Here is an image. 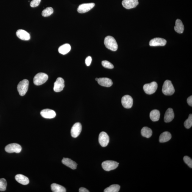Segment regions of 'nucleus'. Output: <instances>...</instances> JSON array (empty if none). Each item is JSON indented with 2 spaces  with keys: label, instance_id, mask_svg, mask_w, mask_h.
I'll return each instance as SVG.
<instances>
[{
  "label": "nucleus",
  "instance_id": "nucleus-18",
  "mask_svg": "<svg viewBox=\"0 0 192 192\" xmlns=\"http://www.w3.org/2000/svg\"><path fill=\"white\" fill-rule=\"evenodd\" d=\"M174 114L172 109L169 108L166 111L164 117V121L166 122H169L173 120Z\"/></svg>",
  "mask_w": 192,
  "mask_h": 192
},
{
  "label": "nucleus",
  "instance_id": "nucleus-10",
  "mask_svg": "<svg viewBox=\"0 0 192 192\" xmlns=\"http://www.w3.org/2000/svg\"><path fill=\"white\" fill-rule=\"evenodd\" d=\"M94 3H85L78 7L77 11L80 13H84L89 11L95 6Z\"/></svg>",
  "mask_w": 192,
  "mask_h": 192
},
{
  "label": "nucleus",
  "instance_id": "nucleus-13",
  "mask_svg": "<svg viewBox=\"0 0 192 192\" xmlns=\"http://www.w3.org/2000/svg\"><path fill=\"white\" fill-rule=\"evenodd\" d=\"M122 5L124 8L129 9L135 8L138 4V0H123Z\"/></svg>",
  "mask_w": 192,
  "mask_h": 192
},
{
  "label": "nucleus",
  "instance_id": "nucleus-16",
  "mask_svg": "<svg viewBox=\"0 0 192 192\" xmlns=\"http://www.w3.org/2000/svg\"><path fill=\"white\" fill-rule=\"evenodd\" d=\"M16 34L18 37L20 39L25 41L29 40L30 38V34L24 30H21V29L18 30L16 32Z\"/></svg>",
  "mask_w": 192,
  "mask_h": 192
},
{
  "label": "nucleus",
  "instance_id": "nucleus-22",
  "mask_svg": "<svg viewBox=\"0 0 192 192\" xmlns=\"http://www.w3.org/2000/svg\"><path fill=\"white\" fill-rule=\"evenodd\" d=\"M171 135L169 132L167 131L164 132L160 135L159 141L160 143H164L168 141L171 139Z\"/></svg>",
  "mask_w": 192,
  "mask_h": 192
},
{
  "label": "nucleus",
  "instance_id": "nucleus-15",
  "mask_svg": "<svg viewBox=\"0 0 192 192\" xmlns=\"http://www.w3.org/2000/svg\"><path fill=\"white\" fill-rule=\"evenodd\" d=\"M40 114L43 118H53L56 116V112L54 110L50 109L43 110L41 111Z\"/></svg>",
  "mask_w": 192,
  "mask_h": 192
},
{
  "label": "nucleus",
  "instance_id": "nucleus-2",
  "mask_svg": "<svg viewBox=\"0 0 192 192\" xmlns=\"http://www.w3.org/2000/svg\"><path fill=\"white\" fill-rule=\"evenodd\" d=\"M175 89L171 82L169 80H166L163 85L162 91L166 96H171L175 92Z\"/></svg>",
  "mask_w": 192,
  "mask_h": 192
},
{
  "label": "nucleus",
  "instance_id": "nucleus-35",
  "mask_svg": "<svg viewBox=\"0 0 192 192\" xmlns=\"http://www.w3.org/2000/svg\"><path fill=\"white\" fill-rule=\"evenodd\" d=\"M187 102L189 105L192 107V96H191L187 99Z\"/></svg>",
  "mask_w": 192,
  "mask_h": 192
},
{
  "label": "nucleus",
  "instance_id": "nucleus-34",
  "mask_svg": "<svg viewBox=\"0 0 192 192\" xmlns=\"http://www.w3.org/2000/svg\"><path fill=\"white\" fill-rule=\"evenodd\" d=\"M91 61H92V58H91V57H88L86 58L85 60V62L86 65L88 66H89L90 65Z\"/></svg>",
  "mask_w": 192,
  "mask_h": 192
},
{
  "label": "nucleus",
  "instance_id": "nucleus-31",
  "mask_svg": "<svg viewBox=\"0 0 192 192\" xmlns=\"http://www.w3.org/2000/svg\"><path fill=\"white\" fill-rule=\"evenodd\" d=\"M102 65L105 68L108 69H113L114 66L113 64L107 61H103L102 62Z\"/></svg>",
  "mask_w": 192,
  "mask_h": 192
},
{
  "label": "nucleus",
  "instance_id": "nucleus-25",
  "mask_svg": "<svg viewBox=\"0 0 192 192\" xmlns=\"http://www.w3.org/2000/svg\"><path fill=\"white\" fill-rule=\"evenodd\" d=\"M141 133L143 136L147 138H149L152 136V131L149 127H144L142 129Z\"/></svg>",
  "mask_w": 192,
  "mask_h": 192
},
{
  "label": "nucleus",
  "instance_id": "nucleus-36",
  "mask_svg": "<svg viewBox=\"0 0 192 192\" xmlns=\"http://www.w3.org/2000/svg\"><path fill=\"white\" fill-rule=\"evenodd\" d=\"M80 192H89L88 190L83 187L80 188L79 189Z\"/></svg>",
  "mask_w": 192,
  "mask_h": 192
},
{
  "label": "nucleus",
  "instance_id": "nucleus-33",
  "mask_svg": "<svg viewBox=\"0 0 192 192\" xmlns=\"http://www.w3.org/2000/svg\"><path fill=\"white\" fill-rule=\"evenodd\" d=\"M41 0H32L30 3V6L33 8L36 7L39 5Z\"/></svg>",
  "mask_w": 192,
  "mask_h": 192
},
{
  "label": "nucleus",
  "instance_id": "nucleus-3",
  "mask_svg": "<svg viewBox=\"0 0 192 192\" xmlns=\"http://www.w3.org/2000/svg\"><path fill=\"white\" fill-rule=\"evenodd\" d=\"M48 75L45 73H38L34 78V83L36 85H43L48 80Z\"/></svg>",
  "mask_w": 192,
  "mask_h": 192
},
{
  "label": "nucleus",
  "instance_id": "nucleus-23",
  "mask_svg": "<svg viewBox=\"0 0 192 192\" xmlns=\"http://www.w3.org/2000/svg\"><path fill=\"white\" fill-rule=\"evenodd\" d=\"M71 50V45L69 44L66 43L60 46L58 50L60 54L65 55L68 54Z\"/></svg>",
  "mask_w": 192,
  "mask_h": 192
},
{
  "label": "nucleus",
  "instance_id": "nucleus-20",
  "mask_svg": "<svg viewBox=\"0 0 192 192\" xmlns=\"http://www.w3.org/2000/svg\"><path fill=\"white\" fill-rule=\"evenodd\" d=\"M15 179L17 182L23 185H27L29 184V179L27 177L23 175H16L15 177Z\"/></svg>",
  "mask_w": 192,
  "mask_h": 192
},
{
  "label": "nucleus",
  "instance_id": "nucleus-27",
  "mask_svg": "<svg viewBox=\"0 0 192 192\" xmlns=\"http://www.w3.org/2000/svg\"><path fill=\"white\" fill-rule=\"evenodd\" d=\"M120 186L118 185H112L104 190V192H118L120 191Z\"/></svg>",
  "mask_w": 192,
  "mask_h": 192
},
{
  "label": "nucleus",
  "instance_id": "nucleus-8",
  "mask_svg": "<svg viewBox=\"0 0 192 192\" xmlns=\"http://www.w3.org/2000/svg\"><path fill=\"white\" fill-rule=\"evenodd\" d=\"M99 141L102 147H105L108 144L109 142V138L107 133L102 132L99 136Z\"/></svg>",
  "mask_w": 192,
  "mask_h": 192
},
{
  "label": "nucleus",
  "instance_id": "nucleus-21",
  "mask_svg": "<svg viewBox=\"0 0 192 192\" xmlns=\"http://www.w3.org/2000/svg\"><path fill=\"white\" fill-rule=\"evenodd\" d=\"M184 26L182 21L178 19L175 22L174 30L175 32L179 34H182L184 32Z\"/></svg>",
  "mask_w": 192,
  "mask_h": 192
},
{
  "label": "nucleus",
  "instance_id": "nucleus-32",
  "mask_svg": "<svg viewBox=\"0 0 192 192\" xmlns=\"http://www.w3.org/2000/svg\"><path fill=\"white\" fill-rule=\"evenodd\" d=\"M183 160L185 163L189 166L190 168H192V160L189 157L185 156L184 157Z\"/></svg>",
  "mask_w": 192,
  "mask_h": 192
},
{
  "label": "nucleus",
  "instance_id": "nucleus-26",
  "mask_svg": "<svg viewBox=\"0 0 192 192\" xmlns=\"http://www.w3.org/2000/svg\"><path fill=\"white\" fill-rule=\"evenodd\" d=\"M51 189L54 192H65V188L60 185L56 183L52 184L51 185Z\"/></svg>",
  "mask_w": 192,
  "mask_h": 192
},
{
  "label": "nucleus",
  "instance_id": "nucleus-29",
  "mask_svg": "<svg viewBox=\"0 0 192 192\" xmlns=\"http://www.w3.org/2000/svg\"><path fill=\"white\" fill-rule=\"evenodd\" d=\"M184 127L187 129L191 128L192 126V115L190 114L189 118L186 120L184 123Z\"/></svg>",
  "mask_w": 192,
  "mask_h": 192
},
{
  "label": "nucleus",
  "instance_id": "nucleus-28",
  "mask_svg": "<svg viewBox=\"0 0 192 192\" xmlns=\"http://www.w3.org/2000/svg\"><path fill=\"white\" fill-rule=\"evenodd\" d=\"M54 12V10L52 7H47L42 12V14L44 17H47L51 15Z\"/></svg>",
  "mask_w": 192,
  "mask_h": 192
},
{
  "label": "nucleus",
  "instance_id": "nucleus-30",
  "mask_svg": "<svg viewBox=\"0 0 192 192\" xmlns=\"http://www.w3.org/2000/svg\"><path fill=\"white\" fill-rule=\"evenodd\" d=\"M7 182L5 179H0V191H5L6 189Z\"/></svg>",
  "mask_w": 192,
  "mask_h": 192
},
{
  "label": "nucleus",
  "instance_id": "nucleus-4",
  "mask_svg": "<svg viewBox=\"0 0 192 192\" xmlns=\"http://www.w3.org/2000/svg\"><path fill=\"white\" fill-rule=\"evenodd\" d=\"M29 85V80L24 79L18 84L17 89L20 96H24L28 90Z\"/></svg>",
  "mask_w": 192,
  "mask_h": 192
},
{
  "label": "nucleus",
  "instance_id": "nucleus-37",
  "mask_svg": "<svg viewBox=\"0 0 192 192\" xmlns=\"http://www.w3.org/2000/svg\"><path fill=\"white\" fill-rule=\"evenodd\" d=\"M98 78H96V81H98Z\"/></svg>",
  "mask_w": 192,
  "mask_h": 192
},
{
  "label": "nucleus",
  "instance_id": "nucleus-14",
  "mask_svg": "<svg viewBox=\"0 0 192 192\" xmlns=\"http://www.w3.org/2000/svg\"><path fill=\"white\" fill-rule=\"evenodd\" d=\"M166 41L164 38H153L149 42V45L151 46H163L166 45Z\"/></svg>",
  "mask_w": 192,
  "mask_h": 192
},
{
  "label": "nucleus",
  "instance_id": "nucleus-7",
  "mask_svg": "<svg viewBox=\"0 0 192 192\" xmlns=\"http://www.w3.org/2000/svg\"><path fill=\"white\" fill-rule=\"evenodd\" d=\"M5 150L6 152L8 153H19L21 152L22 148L19 144L14 143L9 144L7 145L5 147Z\"/></svg>",
  "mask_w": 192,
  "mask_h": 192
},
{
  "label": "nucleus",
  "instance_id": "nucleus-12",
  "mask_svg": "<svg viewBox=\"0 0 192 192\" xmlns=\"http://www.w3.org/2000/svg\"><path fill=\"white\" fill-rule=\"evenodd\" d=\"M82 127L81 124L79 122L75 124L71 130V136L73 138H76L79 136L81 132Z\"/></svg>",
  "mask_w": 192,
  "mask_h": 192
},
{
  "label": "nucleus",
  "instance_id": "nucleus-1",
  "mask_svg": "<svg viewBox=\"0 0 192 192\" xmlns=\"http://www.w3.org/2000/svg\"><path fill=\"white\" fill-rule=\"evenodd\" d=\"M104 44L107 48L112 51H116L118 49V45L116 40L111 36H107L104 40Z\"/></svg>",
  "mask_w": 192,
  "mask_h": 192
},
{
  "label": "nucleus",
  "instance_id": "nucleus-11",
  "mask_svg": "<svg viewBox=\"0 0 192 192\" xmlns=\"http://www.w3.org/2000/svg\"><path fill=\"white\" fill-rule=\"evenodd\" d=\"M65 87V81L63 78L58 77L54 82V90L56 92H59L63 90Z\"/></svg>",
  "mask_w": 192,
  "mask_h": 192
},
{
  "label": "nucleus",
  "instance_id": "nucleus-24",
  "mask_svg": "<svg viewBox=\"0 0 192 192\" xmlns=\"http://www.w3.org/2000/svg\"><path fill=\"white\" fill-rule=\"evenodd\" d=\"M160 111L157 110H154L150 113V118L153 121H158L160 120Z\"/></svg>",
  "mask_w": 192,
  "mask_h": 192
},
{
  "label": "nucleus",
  "instance_id": "nucleus-6",
  "mask_svg": "<svg viewBox=\"0 0 192 192\" xmlns=\"http://www.w3.org/2000/svg\"><path fill=\"white\" fill-rule=\"evenodd\" d=\"M158 88L156 82H153L149 84H146L143 86V90L146 94L151 95L155 93Z\"/></svg>",
  "mask_w": 192,
  "mask_h": 192
},
{
  "label": "nucleus",
  "instance_id": "nucleus-17",
  "mask_svg": "<svg viewBox=\"0 0 192 192\" xmlns=\"http://www.w3.org/2000/svg\"><path fill=\"white\" fill-rule=\"evenodd\" d=\"M97 82L100 85L107 87H110L113 84L112 80L107 78H98Z\"/></svg>",
  "mask_w": 192,
  "mask_h": 192
},
{
  "label": "nucleus",
  "instance_id": "nucleus-19",
  "mask_svg": "<svg viewBox=\"0 0 192 192\" xmlns=\"http://www.w3.org/2000/svg\"><path fill=\"white\" fill-rule=\"evenodd\" d=\"M63 163L66 166L72 169H75L77 168V164L76 163L68 158H63L62 161Z\"/></svg>",
  "mask_w": 192,
  "mask_h": 192
},
{
  "label": "nucleus",
  "instance_id": "nucleus-9",
  "mask_svg": "<svg viewBox=\"0 0 192 192\" xmlns=\"http://www.w3.org/2000/svg\"><path fill=\"white\" fill-rule=\"evenodd\" d=\"M121 103L123 107L127 109L131 108L132 107L133 99L129 95H125L122 97L121 99Z\"/></svg>",
  "mask_w": 192,
  "mask_h": 192
},
{
  "label": "nucleus",
  "instance_id": "nucleus-5",
  "mask_svg": "<svg viewBox=\"0 0 192 192\" xmlns=\"http://www.w3.org/2000/svg\"><path fill=\"white\" fill-rule=\"evenodd\" d=\"M118 163L112 160H107L102 162V166L105 171H110L116 169L118 167Z\"/></svg>",
  "mask_w": 192,
  "mask_h": 192
}]
</instances>
